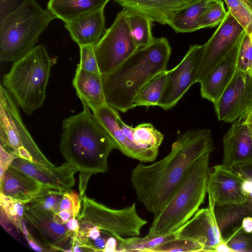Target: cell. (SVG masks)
Masks as SVG:
<instances>
[{
	"label": "cell",
	"instance_id": "obj_51",
	"mask_svg": "<svg viewBox=\"0 0 252 252\" xmlns=\"http://www.w3.org/2000/svg\"><path fill=\"white\" fill-rule=\"evenodd\" d=\"M249 36H250V40H251V41L252 44V33L249 35Z\"/></svg>",
	"mask_w": 252,
	"mask_h": 252
},
{
	"label": "cell",
	"instance_id": "obj_47",
	"mask_svg": "<svg viewBox=\"0 0 252 252\" xmlns=\"http://www.w3.org/2000/svg\"><path fill=\"white\" fill-rule=\"evenodd\" d=\"M213 252H233V251L228 246L224 240H222L217 245H216L213 248Z\"/></svg>",
	"mask_w": 252,
	"mask_h": 252
},
{
	"label": "cell",
	"instance_id": "obj_27",
	"mask_svg": "<svg viewBox=\"0 0 252 252\" xmlns=\"http://www.w3.org/2000/svg\"><path fill=\"white\" fill-rule=\"evenodd\" d=\"M126 14L131 37L138 49L152 43L155 38L152 32L153 20L145 14L123 8Z\"/></svg>",
	"mask_w": 252,
	"mask_h": 252
},
{
	"label": "cell",
	"instance_id": "obj_14",
	"mask_svg": "<svg viewBox=\"0 0 252 252\" xmlns=\"http://www.w3.org/2000/svg\"><path fill=\"white\" fill-rule=\"evenodd\" d=\"M89 106L98 122L114 140L118 150L124 155L141 162L156 160L158 153L138 146L125 135L119 124V114L116 109L106 103Z\"/></svg>",
	"mask_w": 252,
	"mask_h": 252
},
{
	"label": "cell",
	"instance_id": "obj_9",
	"mask_svg": "<svg viewBox=\"0 0 252 252\" xmlns=\"http://www.w3.org/2000/svg\"><path fill=\"white\" fill-rule=\"evenodd\" d=\"M137 49L131 37L127 18L122 9L94 46L100 73L113 71Z\"/></svg>",
	"mask_w": 252,
	"mask_h": 252
},
{
	"label": "cell",
	"instance_id": "obj_25",
	"mask_svg": "<svg viewBox=\"0 0 252 252\" xmlns=\"http://www.w3.org/2000/svg\"><path fill=\"white\" fill-rule=\"evenodd\" d=\"M73 85L80 100L89 106L106 103L100 74L85 70L77 65Z\"/></svg>",
	"mask_w": 252,
	"mask_h": 252
},
{
	"label": "cell",
	"instance_id": "obj_35",
	"mask_svg": "<svg viewBox=\"0 0 252 252\" xmlns=\"http://www.w3.org/2000/svg\"><path fill=\"white\" fill-rule=\"evenodd\" d=\"M204 247L191 240L176 238L157 247L152 252H203Z\"/></svg>",
	"mask_w": 252,
	"mask_h": 252
},
{
	"label": "cell",
	"instance_id": "obj_30",
	"mask_svg": "<svg viewBox=\"0 0 252 252\" xmlns=\"http://www.w3.org/2000/svg\"><path fill=\"white\" fill-rule=\"evenodd\" d=\"M163 138V135L150 123H141L133 127L134 142L147 150L158 153Z\"/></svg>",
	"mask_w": 252,
	"mask_h": 252
},
{
	"label": "cell",
	"instance_id": "obj_36",
	"mask_svg": "<svg viewBox=\"0 0 252 252\" xmlns=\"http://www.w3.org/2000/svg\"><path fill=\"white\" fill-rule=\"evenodd\" d=\"M233 252H252V232H245L242 228L224 241Z\"/></svg>",
	"mask_w": 252,
	"mask_h": 252
},
{
	"label": "cell",
	"instance_id": "obj_37",
	"mask_svg": "<svg viewBox=\"0 0 252 252\" xmlns=\"http://www.w3.org/2000/svg\"><path fill=\"white\" fill-rule=\"evenodd\" d=\"M237 69L252 75V44L249 35L247 33L240 47Z\"/></svg>",
	"mask_w": 252,
	"mask_h": 252
},
{
	"label": "cell",
	"instance_id": "obj_32",
	"mask_svg": "<svg viewBox=\"0 0 252 252\" xmlns=\"http://www.w3.org/2000/svg\"><path fill=\"white\" fill-rule=\"evenodd\" d=\"M64 191L44 187L29 203L54 214L59 211L60 203Z\"/></svg>",
	"mask_w": 252,
	"mask_h": 252
},
{
	"label": "cell",
	"instance_id": "obj_29",
	"mask_svg": "<svg viewBox=\"0 0 252 252\" xmlns=\"http://www.w3.org/2000/svg\"><path fill=\"white\" fill-rule=\"evenodd\" d=\"M167 71L157 74L142 88L134 99L133 108L139 106H158L165 86Z\"/></svg>",
	"mask_w": 252,
	"mask_h": 252
},
{
	"label": "cell",
	"instance_id": "obj_19",
	"mask_svg": "<svg viewBox=\"0 0 252 252\" xmlns=\"http://www.w3.org/2000/svg\"><path fill=\"white\" fill-rule=\"evenodd\" d=\"M244 36L200 83L202 98L214 103L220 97L237 69L239 51Z\"/></svg>",
	"mask_w": 252,
	"mask_h": 252
},
{
	"label": "cell",
	"instance_id": "obj_46",
	"mask_svg": "<svg viewBox=\"0 0 252 252\" xmlns=\"http://www.w3.org/2000/svg\"><path fill=\"white\" fill-rule=\"evenodd\" d=\"M66 228L73 232L76 233L78 232L79 228V223L77 218H72L69 219L65 224Z\"/></svg>",
	"mask_w": 252,
	"mask_h": 252
},
{
	"label": "cell",
	"instance_id": "obj_42",
	"mask_svg": "<svg viewBox=\"0 0 252 252\" xmlns=\"http://www.w3.org/2000/svg\"><path fill=\"white\" fill-rule=\"evenodd\" d=\"M231 169L242 178L252 180V160L235 166Z\"/></svg>",
	"mask_w": 252,
	"mask_h": 252
},
{
	"label": "cell",
	"instance_id": "obj_16",
	"mask_svg": "<svg viewBox=\"0 0 252 252\" xmlns=\"http://www.w3.org/2000/svg\"><path fill=\"white\" fill-rule=\"evenodd\" d=\"M11 166L30 176L43 187L66 191L75 184L74 174L79 171L73 165L66 162L60 166L48 167L17 158Z\"/></svg>",
	"mask_w": 252,
	"mask_h": 252
},
{
	"label": "cell",
	"instance_id": "obj_50",
	"mask_svg": "<svg viewBox=\"0 0 252 252\" xmlns=\"http://www.w3.org/2000/svg\"><path fill=\"white\" fill-rule=\"evenodd\" d=\"M252 11V0H242Z\"/></svg>",
	"mask_w": 252,
	"mask_h": 252
},
{
	"label": "cell",
	"instance_id": "obj_10",
	"mask_svg": "<svg viewBox=\"0 0 252 252\" xmlns=\"http://www.w3.org/2000/svg\"><path fill=\"white\" fill-rule=\"evenodd\" d=\"M204 45L189 46L186 55L173 68L167 71L165 86L158 106L165 110L173 108L189 88L197 82Z\"/></svg>",
	"mask_w": 252,
	"mask_h": 252
},
{
	"label": "cell",
	"instance_id": "obj_26",
	"mask_svg": "<svg viewBox=\"0 0 252 252\" xmlns=\"http://www.w3.org/2000/svg\"><path fill=\"white\" fill-rule=\"evenodd\" d=\"M216 0H200L178 11L168 23L176 32H190L200 29L199 21L205 9Z\"/></svg>",
	"mask_w": 252,
	"mask_h": 252
},
{
	"label": "cell",
	"instance_id": "obj_44",
	"mask_svg": "<svg viewBox=\"0 0 252 252\" xmlns=\"http://www.w3.org/2000/svg\"><path fill=\"white\" fill-rule=\"evenodd\" d=\"M243 179L242 190L248 198L252 199V180L248 178Z\"/></svg>",
	"mask_w": 252,
	"mask_h": 252
},
{
	"label": "cell",
	"instance_id": "obj_33",
	"mask_svg": "<svg viewBox=\"0 0 252 252\" xmlns=\"http://www.w3.org/2000/svg\"><path fill=\"white\" fill-rule=\"evenodd\" d=\"M236 21L250 35L252 33V11L242 0H224Z\"/></svg>",
	"mask_w": 252,
	"mask_h": 252
},
{
	"label": "cell",
	"instance_id": "obj_21",
	"mask_svg": "<svg viewBox=\"0 0 252 252\" xmlns=\"http://www.w3.org/2000/svg\"><path fill=\"white\" fill-rule=\"evenodd\" d=\"M43 187L35 180L10 166L0 178V193L29 204Z\"/></svg>",
	"mask_w": 252,
	"mask_h": 252
},
{
	"label": "cell",
	"instance_id": "obj_15",
	"mask_svg": "<svg viewBox=\"0 0 252 252\" xmlns=\"http://www.w3.org/2000/svg\"><path fill=\"white\" fill-rule=\"evenodd\" d=\"M177 238L197 242L203 252H213L214 247L223 240L217 223L214 208L198 210L193 217L175 231Z\"/></svg>",
	"mask_w": 252,
	"mask_h": 252
},
{
	"label": "cell",
	"instance_id": "obj_31",
	"mask_svg": "<svg viewBox=\"0 0 252 252\" xmlns=\"http://www.w3.org/2000/svg\"><path fill=\"white\" fill-rule=\"evenodd\" d=\"M0 204L8 220L18 231H22L26 206L27 204L4 195L0 193Z\"/></svg>",
	"mask_w": 252,
	"mask_h": 252
},
{
	"label": "cell",
	"instance_id": "obj_34",
	"mask_svg": "<svg viewBox=\"0 0 252 252\" xmlns=\"http://www.w3.org/2000/svg\"><path fill=\"white\" fill-rule=\"evenodd\" d=\"M227 12L223 1L216 0L203 12L199 21L200 29L211 28L219 25L225 17Z\"/></svg>",
	"mask_w": 252,
	"mask_h": 252
},
{
	"label": "cell",
	"instance_id": "obj_4",
	"mask_svg": "<svg viewBox=\"0 0 252 252\" xmlns=\"http://www.w3.org/2000/svg\"><path fill=\"white\" fill-rule=\"evenodd\" d=\"M210 154H205L195 161L169 201L154 215L148 235L173 232L198 211L207 193Z\"/></svg>",
	"mask_w": 252,
	"mask_h": 252
},
{
	"label": "cell",
	"instance_id": "obj_28",
	"mask_svg": "<svg viewBox=\"0 0 252 252\" xmlns=\"http://www.w3.org/2000/svg\"><path fill=\"white\" fill-rule=\"evenodd\" d=\"M118 241L117 252H152L158 246L177 238L175 231L165 235L144 237L138 236L124 238L117 234H113Z\"/></svg>",
	"mask_w": 252,
	"mask_h": 252
},
{
	"label": "cell",
	"instance_id": "obj_38",
	"mask_svg": "<svg viewBox=\"0 0 252 252\" xmlns=\"http://www.w3.org/2000/svg\"><path fill=\"white\" fill-rule=\"evenodd\" d=\"M80 62L77 65L81 68L93 73H100L94 46H80Z\"/></svg>",
	"mask_w": 252,
	"mask_h": 252
},
{
	"label": "cell",
	"instance_id": "obj_1",
	"mask_svg": "<svg viewBox=\"0 0 252 252\" xmlns=\"http://www.w3.org/2000/svg\"><path fill=\"white\" fill-rule=\"evenodd\" d=\"M215 148L210 129H190L178 135L166 157L151 165L140 162L132 170L130 180L137 200L150 213H158L195 161Z\"/></svg>",
	"mask_w": 252,
	"mask_h": 252
},
{
	"label": "cell",
	"instance_id": "obj_24",
	"mask_svg": "<svg viewBox=\"0 0 252 252\" xmlns=\"http://www.w3.org/2000/svg\"><path fill=\"white\" fill-rule=\"evenodd\" d=\"M110 0H49L47 9L64 23L104 9Z\"/></svg>",
	"mask_w": 252,
	"mask_h": 252
},
{
	"label": "cell",
	"instance_id": "obj_3",
	"mask_svg": "<svg viewBox=\"0 0 252 252\" xmlns=\"http://www.w3.org/2000/svg\"><path fill=\"white\" fill-rule=\"evenodd\" d=\"M171 47L166 38H155L137 49L113 71L101 74L105 102L125 113L132 109L136 95L157 74L166 70Z\"/></svg>",
	"mask_w": 252,
	"mask_h": 252
},
{
	"label": "cell",
	"instance_id": "obj_5",
	"mask_svg": "<svg viewBox=\"0 0 252 252\" xmlns=\"http://www.w3.org/2000/svg\"><path fill=\"white\" fill-rule=\"evenodd\" d=\"M57 17L35 0H23L0 25V60L15 62L34 47L41 34Z\"/></svg>",
	"mask_w": 252,
	"mask_h": 252
},
{
	"label": "cell",
	"instance_id": "obj_49",
	"mask_svg": "<svg viewBox=\"0 0 252 252\" xmlns=\"http://www.w3.org/2000/svg\"><path fill=\"white\" fill-rule=\"evenodd\" d=\"M242 120L247 126L252 135V112L249 113Z\"/></svg>",
	"mask_w": 252,
	"mask_h": 252
},
{
	"label": "cell",
	"instance_id": "obj_45",
	"mask_svg": "<svg viewBox=\"0 0 252 252\" xmlns=\"http://www.w3.org/2000/svg\"><path fill=\"white\" fill-rule=\"evenodd\" d=\"M118 244V241L115 237H110L107 240L104 252H117Z\"/></svg>",
	"mask_w": 252,
	"mask_h": 252
},
{
	"label": "cell",
	"instance_id": "obj_20",
	"mask_svg": "<svg viewBox=\"0 0 252 252\" xmlns=\"http://www.w3.org/2000/svg\"><path fill=\"white\" fill-rule=\"evenodd\" d=\"M123 8L140 12L153 22L168 24L178 11L200 0H114Z\"/></svg>",
	"mask_w": 252,
	"mask_h": 252
},
{
	"label": "cell",
	"instance_id": "obj_43",
	"mask_svg": "<svg viewBox=\"0 0 252 252\" xmlns=\"http://www.w3.org/2000/svg\"><path fill=\"white\" fill-rule=\"evenodd\" d=\"M55 220L62 224H65L72 218H75L69 211L65 210L59 211L54 214Z\"/></svg>",
	"mask_w": 252,
	"mask_h": 252
},
{
	"label": "cell",
	"instance_id": "obj_48",
	"mask_svg": "<svg viewBox=\"0 0 252 252\" xmlns=\"http://www.w3.org/2000/svg\"><path fill=\"white\" fill-rule=\"evenodd\" d=\"M242 227L246 232H252V217L245 218L242 221Z\"/></svg>",
	"mask_w": 252,
	"mask_h": 252
},
{
	"label": "cell",
	"instance_id": "obj_40",
	"mask_svg": "<svg viewBox=\"0 0 252 252\" xmlns=\"http://www.w3.org/2000/svg\"><path fill=\"white\" fill-rule=\"evenodd\" d=\"M17 158H18L15 154L7 152L0 146V178L3 176L14 159Z\"/></svg>",
	"mask_w": 252,
	"mask_h": 252
},
{
	"label": "cell",
	"instance_id": "obj_2",
	"mask_svg": "<svg viewBox=\"0 0 252 252\" xmlns=\"http://www.w3.org/2000/svg\"><path fill=\"white\" fill-rule=\"evenodd\" d=\"M83 110L63 121L60 150L66 162L76 166L79 174V194L85 195L93 174L108 169V158L118 147L84 101Z\"/></svg>",
	"mask_w": 252,
	"mask_h": 252
},
{
	"label": "cell",
	"instance_id": "obj_52",
	"mask_svg": "<svg viewBox=\"0 0 252 252\" xmlns=\"http://www.w3.org/2000/svg\"><path fill=\"white\" fill-rule=\"evenodd\" d=\"M251 112H252V111Z\"/></svg>",
	"mask_w": 252,
	"mask_h": 252
},
{
	"label": "cell",
	"instance_id": "obj_12",
	"mask_svg": "<svg viewBox=\"0 0 252 252\" xmlns=\"http://www.w3.org/2000/svg\"><path fill=\"white\" fill-rule=\"evenodd\" d=\"M218 120L231 123L252 111V75L236 69L220 97L214 103Z\"/></svg>",
	"mask_w": 252,
	"mask_h": 252
},
{
	"label": "cell",
	"instance_id": "obj_6",
	"mask_svg": "<svg viewBox=\"0 0 252 252\" xmlns=\"http://www.w3.org/2000/svg\"><path fill=\"white\" fill-rule=\"evenodd\" d=\"M52 62L46 47L37 45L15 61L3 76L1 85L28 115L44 103Z\"/></svg>",
	"mask_w": 252,
	"mask_h": 252
},
{
	"label": "cell",
	"instance_id": "obj_8",
	"mask_svg": "<svg viewBox=\"0 0 252 252\" xmlns=\"http://www.w3.org/2000/svg\"><path fill=\"white\" fill-rule=\"evenodd\" d=\"M0 95V146L19 158L48 167L54 166L36 144L22 121L18 104L2 85Z\"/></svg>",
	"mask_w": 252,
	"mask_h": 252
},
{
	"label": "cell",
	"instance_id": "obj_11",
	"mask_svg": "<svg viewBox=\"0 0 252 252\" xmlns=\"http://www.w3.org/2000/svg\"><path fill=\"white\" fill-rule=\"evenodd\" d=\"M246 33L244 29L227 11L223 20L207 42L203 44L197 82L200 83Z\"/></svg>",
	"mask_w": 252,
	"mask_h": 252
},
{
	"label": "cell",
	"instance_id": "obj_17",
	"mask_svg": "<svg viewBox=\"0 0 252 252\" xmlns=\"http://www.w3.org/2000/svg\"><path fill=\"white\" fill-rule=\"evenodd\" d=\"M27 204L24 218L36 229L44 245L51 252L63 251L67 243L70 244L73 232L57 222L52 212Z\"/></svg>",
	"mask_w": 252,
	"mask_h": 252
},
{
	"label": "cell",
	"instance_id": "obj_23",
	"mask_svg": "<svg viewBox=\"0 0 252 252\" xmlns=\"http://www.w3.org/2000/svg\"><path fill=\"white\" fill-rule=\"evenodd\" d=\"M215 219L224 241L242 228L245 218L252 217V199L241 203L226 204L214 207Z\"/></svg>",
	"mask_w": 252,
	"mask_h": 252
},
{
	"label": "cell",
	"instance_id": "obj_41",
	"mask_svg": "<svg viewBox=\"0 0 252 252\" xmlns=\"http://www.w3.org/2000/svg\"><path fill=\"white\" fill-rule=\"evenodd\" d=\"M22 232L25 237L29 247L36 252H51L45 245H42L38 242L30 234L27 229L25 223H23Z\"/></svg>",
	"mask_w": 252,
	"mask_h": 252
},
{
	"label": "cell",
	"instance_id": "obj_7",
	"mask_svg": "<svg viewBox=\"0 0 252 252\" xmlns=\"http://www.w3.org/2000/svg\"><path fill=\"white\" fill-rule=\"evenodd\" d=\"M82 208L78 216V237L81 243L93 252L95 243L113 234L124 236H138L147 221L138 214L136 205L120 209L109 208L84 195Z\"/></svg>",
	"mask_w": 252,
	"mask_h": 252
},
{
	"label": "cell",
	"instance_id": "obj_18",
	"mask_svg": "<svg viewBox=\"0 0 252 252\" xmlns=\"http://www.w3.org/2000/svg\"><path fill=\"white\" fill-rule=\"evenodd\" d=\"M220 165L228 169L252 160V135L242 121H235L224 134Z\"/></svg>",
	"mask_w": 252,
	"mask_h": 252
},
{
	"label": "cell",
	"instance_id": "obj_13",
	"mask_svg": "<svg viewBox=\"0 0 252 252\" xmlns=\"http://www.w3.org/2000/svg\"><path fill=\"white\" fill-rule=\"evenodd\" d=\"M243 180L232 170L220 165L210 168L207 186L208 206L214 208L216 206L246 201L248 197L242 190Z\"/></svg>",
	"mask_w": 252,
	"mask_h": 252
},
{
	"label": "cell",
	"instance_id": "obj_39",
	"mask_svg": "<svg viewBox=\"0 0 252 252\" xmlns=\"http://www.w3.org/2000/svg\"><path fill=\"white\" fill-rule=\"evenodd\" d=\"M81 202L82 197L80 194L70 189L64 192L59 211L67 210L73 215L74 217L78 218L81 209Z\"/></svg>",
	"mask_w": 252,
	"mask_h": 252
},
{
	"label": "cell",
	"instance_id": "obj_22",
	"mask_svg": "<svg viewBox=\"0 0 252 252\" xmlns=\"http://www.w3.org/2000/svg\"><path fill=\"white\" fill-rule=\"evenodd\" d=\"M64 26L79 46H94L106 30L104 9L65 22Z\"/></svg>",
	"mask_w": 252,
	"mask_h": 252
}]
</instances>
